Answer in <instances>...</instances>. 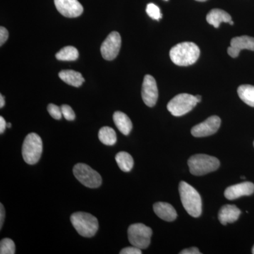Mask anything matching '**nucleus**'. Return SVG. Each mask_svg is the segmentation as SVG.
<instances>
[{
  "label": "nucleus",
  "instance_id": "15",
  "mask_svg": "<svg viewBox=\"0 0 254 254\" xmlns=\"http://www.w3.org/2000/svg\"><path fill=\"white\" fill-rule=\"evenodd\" d=\"M241 215V210L235 205H225L220 208L218 213V219L220 223L226 225L238 220Z\"/></svg>",
  "mask_w": 254,
  "mask_h": 254
},
{
  "label": "nucleus",
  "instance_id": "37",
  "mask_svg": "<svg viewBox=\"0 0 254 254\" xmlns=\"http://www.w3.org/2000/svg\"><path fill=\"white\" fill-rule=\"evenodd\" d=\"M252 254H254V246L253 249H252Z\"/></svg>",
  "mask_w": 254,
  "mask_h": 254
},
{
  "label": "nucleus",
  "instance_id": "9",
  "mask_svg": "<svg viewBox=\"0 0 254 254\" xmlns=\"http://www.w3.org/2000/svg\"><path fill=\"white\" fill-rule=\"evenodd\" d=\"M121 45L122 39L120 33L117 31L112 32L100 48L102 56L108 61L115 60L120 53Z\"/></svg>",
  "mask_w": 254,
  "mask_h": 254
},
{
  "label": "nucleus",
  "instance_id": "27",
  "mask_svg": "<svg viewBox=\"0 0 254 254\" xmlns=\"http://www.w3.org/2000/svg\"><path fill=\"white\" fill-rule=\"evenodd\" d=\"M62 113L64 118L66 119L68 121H73L76 118L74 112L72 110V108L67 105H63L61 106Z\"/></svg>",
  "mask_w": 254,
  "mask_h": 254
},
{
  "label": "nucleus",
  "instance_id": "32",
  "mask_svg": "<svg viewBox=\"0 0 254 254\" xmlns=\"http://www.w3.org/2000/svg\"><path fill=\"white\" fill-rule=\"evenodd\" d=\"M6 125H7V124L6 123V121H5L3 117H0V133H1V134L4 133L5 128L7 127Z\"/></svg>",
  "mask_w": 254,
  "mask_h": 254
},
{
  "label": "nucleus",
  "instance_id": "20",
  "mask_svg": "<svg viewBox=\"0 0 254 254\" xmlns=\"http://www.w3.org/2000/svg\"><path fill=\"white\" fill-rule=\"evenodd\" d=\"M115 160L118 163L119 168L125 173L131 171L133 167V159L129 153L122 151L118 153L115 156Z\"/></svg>",
  "mask_w": 254,
  "mask_h": 254
},
{
  "label": "nucleus",
  "instance_id": "23",
  "mask_svg": "<svg viewBox=\"0 0 254 254\" xmlns=\"http://www.w3.org/2000/svg\"><path fill=\"white\" fill-rule=\"evenodd\" d=\"M78 51L73 46H66L57 53L55 57L60 61H74L78 58Z\"/></svg>",
  "mask_w": 254,
  "mask_h": 254
},
{
  "label": "nucleus",
  "instance_id": "7",
  "mask_svg": "<svg viewBox=\"0 0 254 254\" xmlns=\"http://www.w3.org/2000/svg\"><path fill=\"white\" fill-rule=\"evenodd\" d=\"M151 228L142 223L133 224L128 229V238L132 246L145 250L150 244Z\"/></svg>",
  "mask_w": 254,
  "mask_h": 254
},
{
  "label": "nucleus",
  "instance_id": "29",
  "mask_svg": "<svg viewBox=\"0 0 254 254\" xmlns=\"http://www.w3.org/2000/svg\"><path fill=\"white\" fill-rule=\"evenodd\" d=\"M9 38V32L3 26L0 27V46H2L3 44L7 41Z\"/></svg>",
  "mask_w": 254,
  "mask_h": 254
},
{
  "label": "nucleus",
  "instance_id": "36",
  "mask_svg": "<svg viewBox=\"0 0 254 254\" xmlns=\"http://www.w3.org/2000/svg\"><path fill=\"white\" fill-rule=\"evenodd\" d=\"M195 1H207V0H195Z\"/></svg>",
  "mask_w": 254,
  "mask_h": 254
},
{
  "label": "nucleus",
  "instance_id": "8",
  "mask_svg": "<svg viewBox=\"0 0 254 254\" xmlns=\"http://www.w3.org/2000/svg\"><path fill=\"white\" fill-rule=\"evenodd\" d=\"M73 175L82 185L88 188H98L102 184L99 173L83 163H78L73 167Z\"/></svg>",
  "mask_w": 254,
  "mask_h": 254
},
{
  "label": "nucleus",
  "instance_id": "24",
  "mask_svg": "<svg viewBox=\"0 0 254 254\" xmlns=\"http://www.w3.org/2000/svg\"><path fill=\"white\" fill-rule=\"evenodd\" d=\"M0 254H14L15 244L11 239L5 238L0 242Z\"/></svg>",
  "mask_w": 254,
  "mask_h": 254
},
{
  "label": "nucleus",
  "instance_id": "26",
  "mask_svg": "<svg viewBox=\"0 0 254 254\" xmlns=\"http://www.w3.org/2000/svg\"><path fill=\"white\" fill-rule=\"evenodd\" d=\"M48 111L51 115L52 118H54L55 120H61L62 117L63 116L61 108L58 107V105L52 104V103L48 105Z\"/></svg>",
  "mask_w": 254,
  "mask_h": 254
},
{
  "label": "nucleus",
  "instance_id": "33",
  "mask_svg": "<svg viewBox=\"0 0 254 254\" xmlns=\"http://www.w3.org/2000/svg\"><path fill=\"white\" fill-rule=\"evenodd\" d=\"M5 105L4 97L2 95H0V108H2Z\"/></svg>",
  "mask_w": 254,
  "mask_h": 254
},
{
  "label": "nucleus",
  "instance_id": "4",
  "mask_svg": "<svg viewBox=\"0 0 254 254\" xmlns=\"http://www.w3.org/2000/svg\"><path fill=\"white\" fill-rule=\"evenodd\" d=\"M190 173L195 176H202L218 170L220 161L215 157L205 154L192 155L188 160Z\"/></svg>",
  "mask_w": 254,
  "mask_h": 254
},
{
  "label": "nucleus",
  "instance_id": "40",
  "mask_svg": "<svg viewBox=\"0 0 254 254\" xmlns=\"http://www.w3.org/2000/svg\"></svg>",
  "mask_w": 254,
  "mask_h": 254
},
{
  "label": "nucleus",
  "instance_id": "38",
  "mask_svg": "<svg viewBox=\"0 0 254 254\" xmlns=\"http://www.w3.org/2000/svg\"><path fill=\"white\" fill-rule=\"evenodd\" d=\"M230 24H231V25H233V24H234V22H233V21H230Z\"/></svg>",
  "mask_w": 254,
  "mask_h": 254
},
{
  "label": "nucleus",
  "instance_id": "6",
  "mask_svg": "<svg viewBox=\"0 0 254 254\" xmlns=\"http://www.w3.org/2000/svg\"><path fill=\"white\" fill-rule=\"evenodd\" d=\"M198 103L194 95L181 93L169 102L167 108L173 116L181 117L191 111Z\"/></svg>",
  "mask_w": 254,
  "mask_h": 254
},
{
  "label": "nucleus",
  "instance_id": "11",
  "mask_svg": "<svg viewBox=\"0 0 254 254\" xmlns=\"http://www.w3.org/2000/svg\"><path fill=\"white\" fill-rule=\"evenodd\" d=\"M142 99L147 106H155L158 98V90L156 81L151 75H145L142 85Z\"/></svg>",
  "mask_w": 254,
  "mask_h": 254
},
{
  "label": "nucleus",
  "instance_id": "34",
  "mask_svg": "<svg viewBox=\"0 0 254 254\" xmlns=\"http://www.w3.org/2000/svg\"><path fill=\"white\" fill-rule=\"evenodd\" d=\"M195 97H196V99L198 100V103H200L201 101V96L200 95H195Z\"/></svg>",
  "mask_w": 254,
  "mask_h": 254
},
{
  "label": "nucleus",
  "instance_id": "31",
  "mask_svg": "<svg viewBox=\"0 0 254 254\" xmlns=\"http://www.w3.org/2000/svg\"><path fill=\"white\" fill-rule=\"evenodd\" d=\"M5 218V210L4 205L2 203L0 204V228L2 227L3 223H4Z\"/></svg>",
  "mask_w": 254,
  "mask_h": 254
},
{
  "label": "nucleus",
  "instance_id": "12",
  "mask_svg": "<svg viewBox=\"0 0 254 254\" xmlns=\"http://www.w3.org/2000/svg\"><path fill=\"white\" fill-rule=\"evenodd\" d=\"M58 11L65 17L75 18L81 16L83 7L78 0H55Z\"/></svg>",
  "mask_w": 254,
  "mask_h": 254
},
{
  "label": "nucleus",
  "instance_id": "1",
  "mask_svg": "<svg viewBox=\"0 0 254 254\" xmlns=\"http://www.w3.org/2000/svg\"><path fill=\"white\" fill-rule=\"evenodd\" d=\"M200 49L192 42L179 43L170 50V59L174 64L180 66L193 64L200 56Z\"/></svg>",
  "mask_w": 254,
  "mask_h": 254
},
{
  "label": "nucleus",
  "instance_id": "2",
  "mask_svg": "<svg viewBox=\"0 0 254 254\" xmlns=\"http://www.w3.org/2000/svg\"><path fill=\"white\" fill-rule=\"evenodd\" d=\"M179 191L187 213L193 218H198L202 213V200L198 192L185 182H180Z\"/></svg>",
  "mask_w": 254,
  "mask_h": 254
},
{
  "label": "nucleus",
  "instance_id": "39",
  "mask_svg": "<svg viewBox=\"0 0 254 254\" xmlns=\"http://www.w3.org/2000/svg\"><path fill=\"white\" fill-rule=\"evenodd\" d=\"M165 1H168V0H165Z\"/></svg>",
  "mask_w": 254,
  "mask_h": 254
},
{
  "label": "nucleus",
  "instance_id": "28",
  "mask_svg": "<svg viewBox=\"0 0 254 254\" xmlns=\"http://www.w3.org/2000/svg\"><path fill=\"white\" fill-rule=\"evenodd\" d=\"M120 254H141L142 252L141 249L137 248V247H127V248L123 249L121 252H120Z\"/></svg>",
  "mask_w": 254,
  "mask_h": 254
},
{
  "label": "nucleus",
  "instance_id": "3",
  "mask_svg": "<svg viewBox=\"0 0 254 254\" xmlns=\"http://www.w3.org/2000/svg\"><path fill=\"white\" fill-rule=\"evenodd\" d=\"M71 223L76 232L82 237L95 236L99 227L98 219L91 214L84 212H76L70 218Z\"/></svg>",
  "mask_w": 254,
  "mask_h": 254
},
{
  "label": "nucleus",
  "instance_id": "14",
  "mask_svg": "<svg viewBox=\"0 0 254 254\" xmlns=\"http://www.w3.org/2000/svg\"><path fill=\"white\" fill-rule=\"evenodd\" d=\"M254 193V185L252 182H246L227 187L225 190L227 199L235 200L245 195H250Z\"/></svg>",
  "mask_w": 254,
  "mask_h": 254
},
{
  "label": "nucleus",
  "instance_id": "22",
  "mask_svg": "<svg viewBox=\"0 0 254 254\" xmlns=\"http://www.w3.org/2000/svg\"><path fill=\"white\" fill-rule=\"evenodd\" d=\"M98 138L103 144L113 145L117 143L116 132L109 127H103L98 132Z\"/></svg>",
  "mask_w": 254,
  "mask_h": 254
},
{
  "label": "nucleus",
  "instance_id": "17",
  "mask_svg": "<svg viewBox=\"0 0 254 254\" xmlns=\"http://www.w3.org/2000/svg\"><path fill=\"white\" fill-rule=\"evenodd\" d=\"M206 21L209 24L218 28L222 22L230 23L232 21V17L224 10L213 9L207 14Z\"/></svg>",
  "mask_w": 254,
  "mask_h": 254
},
{
  "label": "nucleus",
  "instance_id": "25",
  "mask_svg": "<svg viewBox=\"0 0 254 254\" xmlns=\"http://www.w3.org/2000/svg\"><path fill=\"white\" fill-rule=\"evenodd\" d=\"M146 13L150 18L157 20V21H159L160 18L163 17V15L160 12V8L153 3H150L147 5Z\"/></svg>",
  "mask_w": 254,
  "mask_h": 254
},
{
  "label": "nucleus",
  "instance_id": "16",
  "mask_svg": "<svg viewBox=\"0 0 254 254\" xmlns=\"http://www.w3.org/2000/svg\"><path fill=\"white\" fill-rule=\"evenodd\" d=\"M155 213L162 220L167 222H173L176 220L177 213L171 204L165 202H158L153 205Z\"/></svg>",
  "mask_w": 254,
  "mask_h": 254
},
{
  "label": "nucleus",
  "instance_id": "35",
  "mask_svg": "<svg viewBox=\"0 0 254 254\" xmlns=\"http://www.w3.org/2000/svg\"><path fill=\"white\" fill-rule=\"evenodd\" d=\"M6 127H7L8 128H11V123H8L7 125H6Z\"/></svg>",
  "mask_w": 254,
  "mask_h": 254
},
{
  "label": "nucleus",
  "instance_id": "10",
  "mask_svg": "<svg viewBox=\"0 0 254 254\" xmlns=\"http://www.w3.org/2000/svg\"><path fill=\"white\" fill-rule=\"evenodd\" d=\"M221 125V120L218 116H211L203 123L195 125L191 128V134L197 138L211 136L216 133Z\"/></svg>",
  "mask_w": 254,
  "mask_h": 254
},
{
  "label": "nucleus",
  "instance_id": "19",
  "mask_svg": "<svg viewBox=\"0 0 254 254\" xmlns=\"http://www.w3.org/2000/svg\"><path fill=\"white\" fill-rule=\"evenodd\" d=\"M59 77L64 83L73 87H80L85 81L81 73L73 70H63L59 73Z\"/></svg>",
  "mask_w": 254,
  "mask_h": 254
},
{
  "label": "nucleus",
  "instance_id": "18",
  "mask_svg": "<svg viewBox=\"0 0 254 254\" xmlns=\"http://www.w3.org/2000/svg\"><path fill=\"white\" fill-rule=\"evenodd\" d=\"M113 120L119 131L126 136L129 134L133 128V125L126 114L120 111L115 112L113 115Z\"/></svg>",
  "mask_w": 254,
  "mask_h": 254
},
{
  "label": "nucleus",
  "instance_id": "13",
  "mask_svg": "<svg viewBox=\"0 0 254 254\" xmlns=\"http://www.w3.org/2000/svg\"><path fill=\"white\" fill-rule=\"evenodd\" d=\"M245 49L254 51V38L242 36L232 38L230 47L227 49V53L232 58H236L240 52Z\"/></svg>",
  "mask_w": 254,
  "mask_h": 254
},
{
  "label": "nucleus",
  "instance_id": "5",
  "mask_svg": "<svg viewBox=\"0 0 254 254\" xmlns=\"http://www.w3.org/2000/svg\"><path fill=\"white\" fill-rule=\"evenodd\" d=\"M43 141L39 135L31 133L25 138L22 146L23 160L28 165H35L41 159L43 153Z\"/></svg>",
  "mask_w": 254,
  "mask_h": 254
},
{
  "label": "nucleus",
  "instance_id": "30",
  "mask_svg": "<svg viewBox=\"0 0 254 254\" xmlns=\"http://www.w3.org/2000/svg\"><path fill=\"white\" fill-rule=\"evenodd\" d=\"M200 252L196 247H190L186 250L182 251L180 254H200Z\"/></svg>",
  "mask_w": 254,
  "mask_h": 254
},
{
  "label": "nucleus",
  "instance_id": "21",
  "mask_svg": "<svg viewBox=\"0 0 254 254\" xmlns=\"http://www.w3.org/2000/svg\"><path fill=\"white\" fill-rule=\"evenodd\" d=\"M237 93L244 103L254 108V86L242 85L237 89Z\"/></svg>",
  "mask_w": 254,
  "mask_h": 254
}]
</instances>
